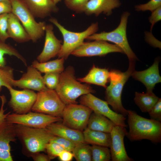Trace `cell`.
<instances>
[{"label": "cell", "instance_id": "6da1fadb", "mask_svg": "<svg viewBox=\"0 0 161 161\" xmlns=\"http://www.w3.org/2000/svg\"><path fill=\"white\" fill-rule=\"evenodd\" d=\"M129 131L126 136L131 141L146 139L152 143L161 141V122L147 119L135 111L128 110Z\"/></svg>", "mask_w": 161, "mask_h": 161}, {"label": "cell", "instance_id": "7a4b0ae2", "mask_svg": "<svg viewBox=\"0 0 161 161\" xmlns=\"http://www.w3.org/2000/svg\"><path fill=\"white\" fill-rule=\"evenodd\" d=\"M55 90L66 105L77 103L76 100L79 97L95 92L90 86L81 83L76 79L74 69L71 66H68L60 74L59 82Z\"/></svg>", "mask_w": 161, "mask_h": 161}, {"label": "cell", "instance_id": "3957f363", "mask_svg": "<svg viewBox=\"0 0 161 161\" xmlns=\"http://www.w3.org/2000/svg\"><path fill=\"white\" fill-rule=\"evenodd\" d=\"M135 62H129L127 71L124 72L116 69L110 71L109 80L110 84L106 88L105 99L113 110L125 117L127 115L128 110L123 106L121 95L125 84L135 70Z\"/></svg>", "mask_w": 161, "mask_h": 161}, {"label": "cell", "instance_id": "277c9868", "mask_svg": "<svg viewBox=\"0 0 161 161\" xmlns=\"http://www.w3.org/2000/svg\"><path fill=\"white\" fill-rule=\"evenodd\" d=\"M16 137L31 154L45 151L47 144L54 136L46 128H37L15 124Z\"/></svg>", "mask_w": 161, "mask_h": 161}, {"label": "cell", "instance_id": "5b68a950", "mask_svg": "<svg viewBox=\"0 0 161 161\" xmlns=\"http://www.w3.org/2000/svg\"><path fill=\"white\" fill-rule=\"evenodd\" d=\"M49 21L58 28L62 35L64 41L58 56V58H63L65 60L84 42L85 39L96 33L98 29V24L96 23L92 24L83 31L75 32L66 29L55 18H51Z\"/></svg>", "mask_w": 161, "mask_h": 161}, {"label": "cell", "instance_id": "8992f818", "mask_svg": "<svg viewBox=\"0 0 161 161\" xmlns=\"http://www.w3.org/2000/svg\"><path fill=\"white\" fill-rule=\"evenodd\" d=\"M129 13L126 12L121 16L118 26L110 32L94 33L86 39L89 40H102L114 43L119 47L127 56L129 62H135L137 58L131 48L126 35V27Z\"/></svg>", "mask_w": 161, "mask_h": 161}, {"label": "cell", "instance_id": "52a82bcc", "mask_svg": "<svg viewBox=\"0 0 161 161\" xmlns=\"http://www.w3.org/2000/svg\"><path fill=\"white\" fill-rule=\"evenodd\" d=\"M12 13L18 18L31 40L37 41L44 35L46 26L44 22H37L22 0H11Z\"/></svg>", "mask_w": 161, "mask_h": 161}, {"label": "cell", "instance_id": "ba28073f", "mask_svg": "<svg viewBox=\"0 0 161 161\" xmlns=\"http://www.w3.org/2000/svg\"><path fill=\"white\" fill-rule=\"evenodd\" d=\"M65 106L55 89L47 88L37 93L36 99L32 110L62 118Z\"/></svg>", "mask_w": 161, "mask_h": 161}, {"label": "cell", "instance_id": "9c48e42d", "mask_svg": "<svg viewBox=\"0 0 161 161\" xmlns=\"http://www.w3.org/2000/svg\"><path fill=\"white\" fill-rule=\"evenodd\" d=\"M92 112L90 109L81 104L66 105L63 112L62 123L71 129L82 132L87 127Z\"/></svg>", "mask_w": 161, "mask_h": 161}, {"label": "cell", "instance_id": "30bf717a", "mask_svg": "<svg viewBox=\"0 0 161 161\" xmlns=\"http://www.w3.org/2000/svg\"><path fill=\"white\" fill-rule=\"evenodd\" d=\"M10 114L6 118L7 122L34 128H46L51 123L61 122L62 120L61 117L35 112L23 114Z\"/></svg>", "mask_w": 161, "mask_h": 161}, {"label": "cell", "instance_id": "8fae6325", "mask_svg": "<svg viewBox=\"0 0 161 161\" xmlns=\"http://www.w3.org/2000/svg\"><path fill=\"white\" fill-rule=\"evenodd\" d=\"M80 104L90 109L93 112L108 118L116 125L126 128L125 117L111 109L106 101L102 100L89 93L80 96Z\"/></svg>", "mask_w": 161, "mask_h": 161}, {"label": "cell", "instance_id": "7c38bea8", "mask_svg": "<svg viewBox=\"0 0 161 161\" xmlns=\"http://www.w3.org/2000/svg\"><path fill=\"white\" fill-rule=\"evenodd\" d=\"M7 89L10 95L8 104L15 113L25 114L32 110L36 99L37 93L28 89L16 90L12 86Z\"/></svg>", "mask_w": 161, "mask_h": 161}, {"label": "cell", "instance_id": "4fadbf2b", "mask_svg": "<svg viewBox=\"0 0 161 161\" xmlns=\"http://www.w3.org/2000/svg\"><path fill=\"white\" fill-rule=\"evenodd\" d=\"M123 53L118 46L102 40L83 42L72 55L78 57L103 56L112 52Z\"/></svg>", "mask_w": 161, "mask_h": 161}, {"label": "cell", "instance_id": "5bb4252c", "mask_svg": "<svg viewBox=\"0 0 161 161\" xmlns=\"http://www.w3.org/2000/svg\"><path fill=\"white\" fill-rule=\"evenodd\" d=\"M127 132L126 128L116 125L110 133L111 142L109 148L112 161L132 160L128 155L124 144V137Z\"/></svg>", "mask_w": 161, "mask_h": 161}, {"label": "cell", "instance_id": "9a60e30c", "mask_svg": "<svg viewBox=\"0 0 161 161\" xmlns=\"http://www.w3.org/2000/svg\"><path fill=\"white\" fill-rule=\"evenodd\" d=\"M12 86L23 89L40 92L46 89L41 73L32 65L27 67L26 72L18 80L12 79Z\"/></svg>", "mask_w": 161, "mask_h": 161}, {"label": "cell", "instance_id": "2e32d148", "mask_svg": "<svg viewBox=\"0 0 161 161\" xmlns=\"http://www.w3.org/2000/svg\"><path fill=\"white\" fill-rule=\"evenodd\" d=\"M16 136L15 125L6 120L0 124V161H13L11 142H15Z\"/></svg>", "mask_w": 161, "mask_h": 161}, {"label": "cell", "instance_id": "e0dca14e", "mask_svg": "<svg viewBox=\"0 0 161 161\" xmlns=\"http://www.w3.org/2000/svg\"><path fill=\"white\" fill-rule=\"evenodd\" d=\"M52 24L46 25L44 44L42 51L37 56V60L39 62L47 61L55 57L60 52L62 44L61 41L55 35Z\"/></svg>", "mask_w": 161, "mask_h": 161}, {"label": "cell", "instance_id": "ac0fdd59", "mask_svg": "<svg viewBox=\"0 0 161 161\" xmlns=\"http://www.w3.org/2000/svg\"><path fill=\"white\" fill-rule=\"evenodd\" d=\"M159 63V60L157 59L148 69L140 71L134 70L131 74V76L133 78L140 81L145 85L147 92H153L156 84L161 82Z\"/></svg>", "mask_w": 161, "mask_h": 161}, {"label": "cell", "instance_id": "d6986e66", "mask_svg": "<svg viewBox=\"0 0 161 161\" xmlns=\"http://www.w3.org/2000/svg\"><path fill=\"white\" fill-rule=\"evenodd\" d=\"M119 0H89L84 7L82 12L87 15L94 14L97 16L101 13L108 16L114 9L119 7Z\"/></svg>", "mask_w": 161, "mask_h": 161}, {"label": "cell", "instance_id": "ffe728a7", "mask_svg": "<svg viewBox=\"0 0 161 161\" xmlns=\"http://www.w3.org/2000/svg\"><path fill=\"white\" fill-rule=\"evenodd\" d=\"M35 17L44 18L57 12L58 8L51 0H22Z\"/></svg>", "mask_w": 161, "mask_h": 161}, {"label": "cell", "instance_id": "44dd1931", "mask_svg": "<svg viewBox=\"0 0 161 161\" xmlns=\"http://www.w3.org/2000/svg\"><path fill=\"white\" fill-rule=\"evenodd\" d=\"M46 128L54 135L67 139L77 144L85 143L82 131L71 129L60 122L52 123Z\"/></svg>", "mask_w": 161, "mask_h": 161}, {"label": "cell", "instance_id": "7402d4cb", "mask_svg": "<svg viewBox=\"0 0 161 161\" xmlns=\"http://www.w3.org/2000/svg\"><path fill=\"white\" fill-rule=\"evenodd\" d=\"M7 32L9 38L18 43H24L31 40L18 18L12 12L8 14Z\"/></svg>", "mask_w": 161, "mask_h": 161}, {"label": "cell", "instance_id": "603a6c76", "mask_svg": "<svg viewBox=\"0 0 161 161\" xmlns=\"http://www.w3.org/2000/svg\"><path fill=\"white\" fill-rule=\"evenodd\" d=\"M109 74L110 71L108 69L100 68L93 65L85 76L77 79L80 82L94 84L106 88Z\"/></svg>", "mask_w": 161, "mask_h": 161}, {"label": "cell", "instance_id": "cb8c5ba5", "mask_svg": "<svg viewBox=\"0 0 161 161\" xmlns=\"http://www.w3.org/2000/svg\"><path fill=\"white\" fill-rule=\"evenodd\" d=\"M82 133L85 143L109 148L111 142L110 133L92 130L87 127Z\"/></svg>", "mask_w": 161, "mask_h": 161}, {"label": "cell", "instance_id": "d4e9b609", "mask_svg": "<svg viewBox=\"0 0 161 161\" xmlns=\"http://www.w3.org/2000/svg\"><path fill=\"white\" fill-rule=\"evenodd\" d=\"M116 125L105 116L93 112L90 116L87 127L92 130L110 133Z\"/></svg>", "mask_w": 161, "mask_h": 161}, {"label": "cell", "instance_id": "484cf974", "mask_svg": "<svg viewBox=\"0 0 161 161\" xmlns=\"http://www.w3.org/2000/svg\"><path fill=\"white\" fill-rule=\"evenodd\" d=\"M65 60L63 58H58L55 60L42 62L35 60L32 62L31 65L41 73L58 72L61 73L64 70Z\"/></svg>", "mask_w": 161, "mask_h": 161}, {"label": "cell", "instance_id": "4316f807", "mask_svg": "<svg viewBox=\"0 0 161 161\" xmlns=\"http://www.w3.org/2000/svg\"><path fill=\"white\" fill-rule=\"evenodd\" d=\"M159 98L153 92L141 93L136 92L134 101L143 112H148L157 103Z\"/></svg>", "mask_w": 161, "mask_h": 161}, {"label": "cell", "instance_id": "83f0119b", "mask_svg": "<svg viewBox=\"0 0 161 161\" xmlns=\"http://www.w3.org/2000/svg\"><path fill=\"white\" fill-rule=\"evenodd\" d=\"M5 55L16 57L21 60L25 66H27L26 60L17 49L11 45L0 40V67L6 65V62L4 57Z\"/></svg>", "mask_w": 161, "mask_h": 161}, {"label": "cell", "instance_id": "f1b7e54d", "mask_svg": "<svg viewBox=\"0 0 161 161\" xmlns=\"http://www.w3.org/2000/svg\"><path fill=\"white\" fill-rule=\"evenodd\" d=\"M72 152L77 161H92L91 146L85 143L76 145Z\"/></svg>", "mask_w": 161, "mask_h": 161}, {"label": "cell", "instance_id": "f546056e", "mask_svg": "<svg viewBox=\"0 0 161 161\" xmlns=\"http://www.w3.org/2000/svg\"><path fill=\"white\" fill-rule=\"evenodd\" d=\"M92 161H109L111 160L110 149L108 147L92 145L91 146Z\"/></svg>", "mask_w": 161, "mask_h": 161}, {"label": "cell", "instance_id": "4dcf8cb0", "mask_svg": "<svg viewBox=\"0 0 161 161\" xmlns=\"http://www.w3.org/2000/svg\"><path fill=\"white\" fill-rule=\"evenodd\" d=\"M13 69L11 67L5 66L0 67V93L3 86L7 88L13 87L11 80L14 79Z\"/></svg>", "mask_w": 161, "mask_h": 161}, {"label": "cell", "instance_id": "1f68e13d", "mask_svg": "<svg viewBox=\"0 0 161 161\" xmlns=\"http://www.w3.org/2000/svg\"><path fill=\"white\" fill-rule=\"evenodd\" d=\"M61 73L51 72L45 74L43 76V79L45 85L47 88L55 89L59 82Z\"/></svg>", "mask_w": 161, "mask_h": 161}, {"label": "cell", "instance_id": "d6a6232c", "mask_svg": "<svg viewBox=\"0 0 161 161\" xmlns=\"http://www.w3.org/2000/svg\"><path fill=\"white\" fill-rule=\"evenodd\" d=\"M49 142L56 143L61 146L65 150L72 152L77 144L67 139L58 136H54Z\"/></svg>", "mask_w": 161, "mask_h": 161}, {"label": "cell", "instance_id": "836d02e7", "mask_svg": "<svg viewBox=\"0 0 161 161\" xmlns=\"http://www.w3.org/2000/svg\"><path fill=\"white\" fill-rule=\"evenodd\" d=\"M64 150L60 145L53 142H49L47 144L45 148L47 155L51 160L58 157L60 153Z\"/></svg>", "mask_w": 161, "mask_h": 161}, {"label": "cell", "instance_id": "e575fe53", "mask_svg": "<svg viewBox=\"0 0 161 161\" xmlns=\"http://www.w3.org/2000/svg\"><path fill=\"white\" fill-rule=\"evenodd\" d=\"M8 14L4 13L0 15V40L5 42L9 38L7 32Z\"/></svg>", "mask_w": 161, "mask_h": 161}, {"label": "cell", "instance_id": "d590c367", "mask_svg": "<svg viewBox=\"0 0 161 161\" xmlns=\"http://www.w3.org/2000/svg\"><path fill=\"white\" fill-rule=\"evenodd\" d=\"M89 0H65L66 7L77 12H82V10Z\"/></svg>", "mask_w": 161, "mask_h": 161}, {"label": "cell", "instance_id": "8d00e7d4", "mask_svg": "<svg viewBox=\"0 0 161 161\" xmlns=\"http://www.w3.org/2000/svg\"><path fill=\"white\" fill-rule=\"evenodd\" d=\"M160 6L161 0H150L146 3L136 6L135 9L137 11L149 10L152 12Z\"/></svg>", "mask_w": 161, "mask_h": 161}, {"label": "cell", "instance_id": "74e56055", "mask_svg": "<svg viewBox=\"0 0 161 161\" xmlns=\"http://www.w3.org/2000/svg\"><path fill=\"white\" fill-rule=\"evenodd\" d=\"M151 119L161 122V99L148 112Z\"/></svg>", "mask_w": 161, "mask_h": 161}, {"label": "cell", "instance_id": "f35d334b", "mask_svg": "<svg viewBox=\"0 0 161 161\" xmlns=\"http://www.w3.org/2000/svg\"><path fill=\"white\" fill-rule=\"evenodd\" d=\"M152 12L149 18L150 22L151 24V30L152 29L155 23L161 19V6L157 8Z\"/></svg>", "mask_w": 161, "mask_h": 161}, {"label": "cell", "instance_id": "ab89813d", "mask_svg": "<svg viewBox=\"0 0 161 161\" xmlns=\"http://www.w3.org/2000/svg\"><path fill=\"white\" fill-rule=\"evenodd\" d=\"M1 101V105L0 109V124L4 121L7 116L10 113L9 112L7 114H5L6 109H4V105L7 102V99L4 95H0Z\"/></svg>", "mask_w": 161, "mask_h": 161}, {"label": "cell", "instance_id": "60d3db41", "mask_svg": "<svg viewBox=\"0 0 161 161\" xmlns=\"http://www.w3.org/2000/svg\"><path fill=\"white\" fill-rule=\"evenodd\" d=\"M12 10L10 2L6 1H0V15L11 13Z\"/></svg>", "mask_w": 161, "mask_h": 161}, {"label": "cell", "instance_id": "b9f144b4", "mask_svg": "<svg viewBox=\"0 0 161 161\" xmlns=\"http://www.w3.org/2000/svg\"><path fill=\"white\" fill-rule=\"evenodd\" d=\"M58 157L61 161H71L74 156L72 152L64 150L60 153Z\"/></svg>", "mask_w": 161, "mask_h": 161}, {"label": "cell", "instance_id": "7bdbcfd3", "mask_svg": "<svg viewBox=\"0 0 161 161\" xmlns=\"http://www.w3.org/2000/svg\"><path fill=\"white\" fill-rule=\"evenodd\" d=\"M30 156L35 161H49L51 160L47 155L41 153L40 152L32 154Z\"/></svg>", "mask_w": 161, "mask_h": 161}, {"label": "cell", "instance_id": "ee69618b", "mask_svg": "<svg viewBox=\"0 0 161 161\" xmlns=\"http://www.w3.org/2000/svg\"><path fill=\"white\" fill-rule=\"evenodd\" d=\"M55 4H56L58 2L61 1V0H51Z\"/></svg>", "mask_w": 161, "mask_h": 161}, {"label": "cell", "instance_id": "f6af8a7d", "mask_svg": "<svg viewBox=\"0 0 161 161\" xmlns=\"http://www.w3.org/2000/svg\"><path fill=\"white\" fill-rule=\"evenodd\" d=\"M11 0H0V1H7L9 2H10Z\"/></svg>", "mask_w": 161, "mask_h": 161}, {"label": "cell", "instance_id": "bcb514c9", "mask_svg": "<svg viewBox=\"0 0 161 161\" xmlns=\"http://www.w3.org/2000/svg\"><path fill=\"white\" fill-rule=\"evenodd\" d=\"M1 100V97H0V101Z\"/></svg>", "mask_w": 161, "mask_h": 161}]
</instances>
